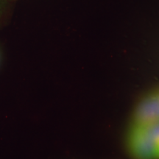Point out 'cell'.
Masks as SVG:
<instances>
[{"label":"cell","instance_id":"1","mask_svg":"<svg viewBox=\"0 0 159 159\" xmlns=\"http://www.w3.org/2000/svg\"><path fill=\"white\" fill-rule=\"evenodd\" d=\"M129 145L135 159H159V144L145 132L142 126L135 125Z\"/></svg>","mask_w":159,"mask_h":159},{"label":"cell","instance_id":"2","mask_svg":"<svg viewBox=\"0 0 159 159\" xmlns=\"http://www.w3.org/2000/svg\"><path fill=\"white\" fill-rule=\"evenodd\" d=\"M159 119V92L150 95L139 105L135 115V125L142 126Z\"/></svg>","mask_w":159,"mask_h":159},{"label":"cell","instance_id":"3","mask_svg":"<svg viewBox=\"0 0 159 159\" xmlns=\"http://www.w3.org/2000/svg\"><path fill=\"white\" fill-rule=\"evenodd\" d=\"M142 127L144 128L145 132L159 144V119L149 124L142 125Z\"/></svg>","mask_w":159,"mask_h":159}]
</instances>
